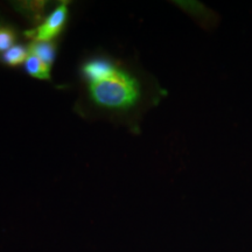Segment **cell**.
<instances>
[{"label":"cell","mask_w":252,"mask_h":252,"mask_svg":"<svg viewBox=\"0 0 252 252\" xmlns=\"http://www.w3.org/2000/svg\"><path fill=\"white\" fill-rule=\"evenodd\" d=\"M91 98L96 104L108 109L125 110L132 108L140 99L139 82L117 70L105 80L90 84Z\"/></svg>","instance_id":"cell-1"},{"label":"cell","mask_w":252,"mask_h":252,"mask_svg":"<svg viewBox=\"0 0 252 252\" xmlns=\"http://www.w3.org/2000/svg\"><path fill=\"white\" fill-rule=\"evenodd\" d=\"M68 2L63 1L54 11L41 23L39 26L32 31H27L25 35L32 41L50 42L61 33L68 19Z\"/></svg>","instance_id":"cell-2"},{"label":"cell","mask_w":252,"mask_h":252,"mask_svg":"<svg viewBox=\"0 0 252 252\" xmlns=\"http://www.w3.org/2000/svg\"><path fill=\"white\" fill-rule=\"evenodd\" d=\"M83 74L88 81L91 83L103 81L111 76L118 70L111 62L105 60H91L83 65Z\"/></svg>","instance_id":"cell-3"},{"label":"cell","mask_w":252,"mask_h":252,"mask_svg":"<svg viewBox=\"0 0 252 252\" xmlns=\"http://www.w3.org/2000/svg\"><path fill=\"white\" fill-rule=\"evenodd\" d=\"M48 2L42 1H15L13 2V7L17 9L20 14H23L24 17L30 19L32 23L39 24L45 17L46 7Z\"/></svg>","instance_id":"cell-4"},{"label":"cell","mask_w":252,"mask_h":252,"mask_svg":"<svg viewBox=\"0 0 252 252\" xmlns=\"http://www.w3.org/2000/svg\"><path fill=\"white\" fill-rule=\"evenodd\" d=\"M28 52L30 54L36 56L47 64L52 65L55 60L56 47L54 43L50 42H42V41H32V43L28 46Z\"/></svg>","instance_id":"cell-5"},{"label":"cell","mask_w":252,"mask_h":252,"mask_svg":"<svg viewBox=\"0 0 252 252\" xmlns=\"http://www.w3.org/2000/svg\"><path fill=\"white\" fill-rule=\"evenodd\" d=\"M26 71L31 76L39 80H50V65L36 56L30 54L25 62Z\"/></svg>","instance_id":"cell-6"},{"label":"cell","mask_w":252,"mask_h":252,"mask_svg":"<svg viewBox=\"0 0 252 252\" xmlns=\"http://www.w3.org/2000/svg\"><path fill=\"white\" fill-rule=\"evenodd\" d=\"M28 55H30V52L23 45H14L7 52L4 53L2 61L9 67H15V65L26 62Z\"/></svg>","instance_id":"cell-7"},{"label":"cell","mask_w":252,"mask_h":252,"mask_svg":"<svg viewBox=\"0 0 252 252\" xmlns=\"http://www.w3.org/2000/svg\"><path fill=\"white\" fill-rule=\"evenodd\" d=\"M15 33L8 27H0V52H7L14 46Z\"/></svg>","instance_id":"cell-8"}]
</instances>
